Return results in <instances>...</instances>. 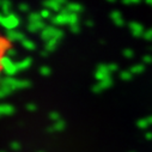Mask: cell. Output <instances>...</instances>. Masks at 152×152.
<instances>
[{
    "label": "cell",
    "mask_w": 152,
    "mask_h": 152,
    "mask_svg": "<svg viewBox=\"0 0 152 152\" xmlns=\"http://www.w3.org/2000/svg\"><path fill=\"white\" fill-rule=\"evenodd\" d=\"M64 36V32L62 30L55 28V26H46L42 31H41V39L45 41V42H48L53 39H58V40H61Z\"/></svg>",
    "instance_id": "cell-1"
},
{
    "label": "cell",
    "mask_w": 152,
    "mask_h": 152,
    "mask_svg": "<svg viewBox=\"0 0 152 152\" xmlns=\"http://www.w3.org/2000/svg\"><path fill=\"white\" fill-rule=\"evenodd\" d=\"M0 67L4 69V72L9 77H12V75H15L18 72L17 64H15L9 56H1V59H0Z\"/></svg>",
    "instance_id": "cell-2"
},
{
    "label": "cell",
    "mask_w": 152,
    "mask_h": 152,
    "mask_svg": "<svg viewBox=\"0 0 152 152\" xmlns=\"http://www.w3.org/2000/svg\"><path fill=\"white\" fill-rule=\"evenodd\" d=\"M69 15L71 12L67 9H62L61 12H59L56 16H54L52 18V23L53 25H65L69 23Z\"/></svg>",
    "instance_id": "cell-3"
},
{
    "label": "cell",
    "mask_w": 152,
    "mask_h": 152,
    "mask_svg": "<svg viewBox=\"0 0 152 152\" xmlns=\"http://www.w3.org/2000/svg\"><path fill=\"white\" fill-rule=\"evenodd\" d=\"M19 23H20L19 18H18L15 13H11V15H9V16H5V18H4L1 25H3L6 30H15V29L19 25Z\"/></svg>",
    "instance_id": "cell-4"
},
{
    "label": "cell",
    "mask_w": 152,
    "mask_h": 152,
    "mask_svg": "<svg viewBox=\"0 0 152 152\" xmlns=\"http://www.w3.org/2000/svg\"><path fill=\"white\" fill-rule=\"evenodd\" d=\"M6 39L11 42H16V41H24L25 40V35L20 31H16V30H7L6 32Z\"/></svg>",
    "instance_id": "cell-5"
},
{
    "label": "cell",
    "mask_w": 152,
    "mask_h": 152,
    "mask_svg": "<svg viewBox=\"0 0 152 152\" xmlns=\"http://www.w3.org/2000/svg\"><path fill=\"white\" fill-rule=\"evenodd\" d=\"M43 6H45V9H48L50 11H55L58 13L61 12V10H62V6L59 3H56L55 0H45Z\"/></svg>",
    "instance_id": "cell-6"
},
{
    "label": "cell",
    "mask_w": 152,
    "mask_h": 152,
    "mask_svg": "<svg viewBox=\"0 0 152 152\" xmlns=\"http://www.w3.org/2000/svg\"><path fill=\"white\" fill-rule=\"evenodd\" d=\"M26 28L30 32L35 34V32H39L40 30H43L46 28V24L43 20H41V22H36V23H29Z\"/></svg>",
    "instance_id": "cell-7"
},
{
    "label": "cell",
    "mask_w": 152,
    "mask_h": 152,
    "mask_svg": "<svg viewBox=\"0 0 152 152\" xmlns=\"http://www.w3.org/2000/svg\"><path fill=\"white\" fill-rule=\"evenodd\" d=\"M15 113V108L10 104H0V116L3 115H11Z\"/></svg>",
    "instance_id": "cell-8"
},
{
    "label": "cell",
    "mask_w": 152,
    "mask_h": 152,
    "mask_svg": "<svg viewBox=\"0 0 152 152\" xmlns=\"http://www.w3.org/2000/svg\"><path fill=\"white\" fill-rule=\"evenodd\" d=\"M59 42H60V40H58V39H53V40L46 42L45 50H47V52H49V53H50V52H54V50L56 49V47L59 46Z\"/></svg>",
    "instance_id": "cell-9"
},
{
    "label": "cell",
    "mask_w": 152,
    "mask_h": 152,
    "mask_svg": "<svg viewBox=\"0 0 152 152\" xmlns=\"http://www.w3.org/2000/svg\"><path fill=\"white\" fill-rule=\"evenodd\" d=\"M65 127H66L65 121H64V120H60V121L54 122V125H53L52 127H49L48 131H49V132H61V131H64Z\"/></svg>",
    "instance_id": "cell-10"
},
{
    "label": "cell",
    "mask_w": 152,
    "mask_h": 152,
    "mask_svg": "<svg viewBox=\"0 0 152 152\" xmlns=\"http://www.w3.org/2000/svg\"><path fill=\"white\" fill-rule=\"evenodd\" d=\"M11 9H12V3L11 0H3V4H1V11L5 16L11 15Z\"/></svg>",
    "instance_id": "cell-11"
},
{
    "label": "cell",
    "mask_w": 152,
    "mask_h": 152,
    "mask_svg": "<svg viewBox=\"0 0 152 152\" xmlns=\"http://www.w3.org/2000/svg\"><path fill=\"white\" fill-rule=\"evenodd\" d=\"M66 9L71 12V13H77V12H80L83 10V7L77 4V3H71V4H67L66 5Z\"/></svg>",
    "instance_id": "cell-12"
},
{
    "label": "cell",
    "mask_w": 152,
    "mask_h": 152,
    "mask_svg": "<svg viewBox=\"0 0 152 152\" xmlns=\"http://www.w3.org/2000/svg\"><path fill=\"white\" fill-rule=\"evenodd\" d=\"M31 61H32V60H31L30 58H26V59H24L23 61L17 62V68H18V71H24V69L29 68L30 65H31Z\"/></svg>",
    "instance_id": "cell-13"
},
{
    "label": "cell",
    "mask_w": 152,
    "mask_h": 152,
    "mask_svg": "<svg viewBox=\"0 0 152 152\" xmlns=\"http://www.w3.org/2000/svg\"><path fill=\"white\" fill-rule=\"evenodd\" d=\"M28 19H29V23H36V22H41L42 17H41L40 12H31V13H29Z\"/></svg>",
    "instance_id": "cell-14"
},
{
    "label": "cell",
    "mask_w": 152,
    "mask_h": 152,
    "mask_svg": "<svg viewBox=\"0 0 152 152\" xmlns=\"http://www.w3.org/2000/svg\"><path fill=\"white\" fill-rule=\"evenodd\" d=\"M31 84L29 80H25V79H18L17 80V84H16V90H22V89H26L29 88Z\"/></svg>",
    "instance_id": "cell-15"
},
{
    "label": "cell",
    "mask_w": 152,
    "mask_h": 152,
    "mask_svg": "<svg viewBox=\"0 0 152 152\" xmlns=\"http://www.w3.org/2000/svg\"><path fill=\"white\" fill-rule=\"evenodd\" d=\"M22 46H23L25 49H28V50H34V49L36 48L35 42L31 41V40H28V39H25L24 41H22Z\"/></svg>",
    "instance_id": "cell-16"
},
{
    "label": "cell",
    "mask_w": 152,
    "mask_h": 152,
    "mask_svg": "<svg viewBox=\"0 0 152 152\" xmlns=\"http://www.w3.org/2000/svg\"><path fill=\"white\" fill-rule=\"evenodd\" d=\"M41 17H42V19H48V18H53L52 17V12H50V10H48V9H43L41 12Z\"/></svg>",
    "instance_id": "cell-17"
},
{
    "label": "cell",
    "mask_w": 152,
    "mask_h": 152,
    "mask_svg": "<svg viewBox=\"0 0 152 152\" xmlns=\"http://www.w3.org/2000/svg\"><path fill=\"white\" fill-rule=\"evenodd\" d=\"M49 119H52L54 122H56V121H60V120H61V116H60L59 113L52 111V113H49Z\"/></svg>",
    "instance_id": "cell-18"
},
{
    "label": "cell",
    "mask_w": 152,
    "mask_h": 152,
    "mask_svg": "<svg viewBox=\"0 0 152 152\" xmlns=\"http://www.w3.org/2000/svg\"><path fill=\"white\" fill-rule=\"evenodd\" d=\"M50 73H52V71H50V68H49L48 66H42V67L40 68V74L45 75V77H47V75H49Z\"/></svg>",
    "instance_id": "cell-19"
},
{
    "label": "cell",
    "mask_w": 152,
    "mask_h": 152,
    "mask_svg": "<svg viewBox=\"0 0 152 152\" xmlns=\"http://www.w3.org/2000/svg\"><path fill=\"white\" fill-rule=\"evenodd\" d=\"M69 25H73V24H78V16L77 13H71L69 15Z\"/></svg>",
    "instance_id": "cell-20"
},
{
    "label": "cell",
    "mask_w": 152,
    "mask_h": 152,
    "mask_svg": "<svg viewBox=\"0 0 152 152\" xmlns=\"http://www.w3.org/2000/svg\"><path fill=\"white\" fill-rule=\"evenodd\" d=\"M18 9H19V11H22V12H29V10H30L29 5H28V4H25V3L19 4V5H18Z\"/></svg>",
    "instance_id": "cell-21"
},
{
    "label": "cell",
    "mask_w": 152,
    "mask_h": 152,
    "mask_svg": "<svg viewBox=\"0 0 152 152\" xmlns=\"http://www.w3.org/2000/svg\"><path fill=\"white\" fill-rule=\"evenodd\" d=\"M20 144L18 142V141H13V142H11V148L12 150H15V151H18V150H20Z\"/></svg>",
    "instance_id": "cell-22"
},
{
    "label": "cell",
    "mask_w": 152,
    "mask_h": 152,
    "mask_svg": "<svg viewBox=\"0 0 152 152\" xmlns=\"http://www.w3.org/2000/svg\"><path fill=\"white\" fill-rule=\"evenodd\" d=\"M69 28H71V31H72V32H74V34H77V32L79 31V25H78V24L69 25Z\"/></svg>",
    "instance_id": "cell-23"
},
{
    "label": "cell",
    "mask_w": 152,
    "mask_h": 152,
    "mask_svg": "<svg viewBox=\"0 0 152 152\" xmlns=\"http://www.w3.org/2000/svg\"><path fill=\"white\" fill-rule=\"evenodd\" d=\"M6 54H7V56H9V58L15 56V55H16V50H15L13 48H9V49L6 50Z\"/></svg>",
    "instance_id": "cell-24"
},
{
    "label": "cell",
    "mask_w": 152,
    "mask_h": 152,
    "mask_svg": "<svg viewBox=\"0 0 152 152\" xmlns=\"http://www.w3.org/2000/svg\"><path fill=\"white\" fill-rule=\"evenodd\" d=\"M37 109V107L34 104V103H30V104H26V110L29 111H35Z\"/></svg>",
    "instance_id": "cell-25"
},
{
    "label": "cell",
    "mask_w": 152,
    "mask_h": 152,
    "mask_svg": "<svg viewBox=\"0 0 152 152\" xmlns=\"http://www.w3.org/2000/svg\"><path fill=\"white\" fill-rule=\"evenodd\" d=\"M56 3H59L61 6H64V5H67L68 3H67V0H55Z\"/></svg>",
    "instance_id": "cell-26"
},
{
    "label": "cell",
    "mask_w": 152,
    "mask_h": 152,
    "mask_svg": "<svg viewBox=\"0 0 152 152\" xmlns=\"http://www.w3.org/2000/svg\"><path fill=\"white\" fill-rule=\"evenodd\" d=\"M4 18H5V16H4V13H1L0 12V24L3 23V20H4Z\"/></svg>",
    "instance_id": "cell-27"
},
{
    "label": "cell",
    "mask_w": 152,
    "mask_h": 152,
    "mask_svg": "<svg viewBox=\"0 0 152 152\" xmlns=\"http://www.w3.org/2000/svg\"><path fill=\"white\" fill-rule=\"evenodd\" d=\"M48 54H49V52H47V50H43V52L41 53V55H42V56H47Z\"/></svg>",
    "instance_id": "cell-28"
},
{
    "label": "cell",
    "mask_w": 152,
    "mask_h": 152,
    "mask_svg": "<svg viewBox=\"0 0 152 152\" xmlns=\"http://www.w3.org/2000/svg\"><path fill=\"white\" fill-rule=\"evenodd\" d=\"M0 97H1V94H0Z\"/></svg>",
    "instance_id": "cell-29"
},
{
    "label": "cell",
    "mask_w": 152,
    "mask_h": 152,
    "mask_svg": "<svg viewBox=\"0 0 152 152\" xmlns=\"http://www.w3.org/2000/svg\"><path fill=\"white\" fill-rule=\"evenodd\" d=\"M0 152H4V151H0Z\"/></svg>",
    "instance_id": "cell-30"
},
{
    "label": "cell",
    "mask_w": 152,
    "mask_h": 152,
    "mask_svg": "<svg viewBox=\"0 0 152 152\" xmlns=\"http://www.w3.org/2000/svg\"><path fill=\"white\" fill-rule=\"evenodd\" d=\"M40 152H43V151H40Z\"/></svg>",
    "instance_id": "cell-31"
}]
</instances>
